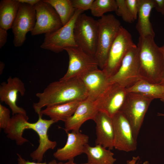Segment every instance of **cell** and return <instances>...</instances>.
<instances>
[{
    "label": "cell",
    "instance_id": "6da1fadb",
    "mask_svg": "<svg viewBox=\"0 0 164 164\" xmlns=\"http://www.w3.org/2000/svg\"><path fill=\"white\" fill-rule=\"evenodd\" d=\"M36 95L39 101L33 103V107L38 114L44 107L84 100L88 96L86 88L79 77L51 82L43 92L36 93Z\"/></svg>",
    "mask_w": 164,
    "mask_h": 164
},
{
    "label": "cell",
    "instance_id": "7a4b0ae2",
    "mask_svg": "<svg viewBox=\"0 0 164 164\" xmlns=\"http://www.w3.org/2000/svg\"><path fill=\"white\" fill-rule=\"evenodd\" d=\"M155 36H139L137 45L140 62L141 79L159 84L164 68V59L160 47L155 43Z\"/></svg>",
    "mask_w": 164,
    "mask_h": 164
},
{
    "label": "cell",
    "instance_id": "3957f363",
    "mask_svg": "<svg viewBox=\"0 0 164 164\" xmlns=\"http://www.w3.org/2000/svg\"><path fill=\"white\" fill-rule=\"evenodd\" d=\"M98 25L95 56L100 69L106 63L110 49L119 30L121 23L112 14L104 15L97 20Z\"/></svg>",
    "mask_w": 164,
    "mask_h": 164
},
{
    "label": "cell",
    "instance_id": "277c9868",
    "mask_svg": "<svg viewBox=\"0 0 164 164\" xmlns=\"http://www.w3.org/2000/svg\"><path fill=\"white\" fill-rule=\"evenodd\" d=\"M98 29L97 20L83 13L77 18L73 30L74 39L77 46L95 58Z\"/></svg>",
    "mask_w": 164,
    "mask_h": 164
},
{
    "label": "cell",
    "instance_id": "5b68a950",
    "mask_svg": "<svg viewBox=\"0 0 164 164\" xmlns=\"http://www.w3.org/2000/svg\"><path fill=\"white\" fill-rule=\"evenodd\" d=\"M153 100L141 94L128 92L120 111L129 122L136 139L145 114Z\"/></svg>",
    "mask_w": 164,
    "mask_h": 164
},
{
    "label": "cell",
    "instance_id": "8992f818",
    "mask_svg": "<svg viewBox=\"0 0 164 164\" xmlns=\"http://www.w3.org/2000/svg\"><path fill=\"white\" fill-rule=\"evenodd\" d=\"M134 44L131 34L121 26L110 49L107 62L102 70L109 79L117 73L128 51Z\"/></svg>",
    "mask_w": 164,
    "mask_h": 164
},
{
    "label": "cell",
    "instance_id": "52a82bcc",
    "mask_svg": "<svg viewBox=\"0 0 164 164\" xmlns=\"http://www.w3.org/2000/svg\"><path fill=\"white\" fill-rule=\"evenodd\" d=\"M140 67L138 49L135 44L128 51L117 73L109 78V82L127 88L141 79Z\"/></svg>",
    "mask_w": 164,
    "mask_h": 164
},
{
    "label": "cell",
    "instance_id": "ba28073f",
    "mask_svg": "<svg viewBox=\"0 0 164 164\" xmlns=\"http://www.w3.org/2000/svg\"><path fill=\"white\" fill-rule=\"evenodd\" d=\"M84 11L76 10L70 21L56 31L45 34L41 48L55 53H59L64 48L77 46L75 42L73 30L75 21L79 15Z\"/></svg>",
    "mask_w": 164,
    "mask_h": 164
},
{
    "label": "cell",
    "instance_id": "9c48e42d",
    "mask_svg": "<svg viewBox=\"0 0 164 164\" xmlns=\"http://www.w3.org/2000/svg\"><path fill=\"white\" fill-rule=\"evenodd\" d=\"M36 13L35 27L31 35L53 32L63 26L60 19L54 8L44 0H40L34 6Z\"/></svg>",
    "mask_w": 164,
    "mask_h": 164
},
{
    "label": "cell",
    "instance_id": "30bf717a",
    "mask_svg": "<svg viewBox=\"0 0 164 164\" xmlns=\"http://www.w3.org/2000/svg\"><path fill=\"white\" fill-rule=\"evenodd\" d=\"M36 21L34 6L20 3L18 12L11 29L14 36L13 43L16 47L22 46L26 39L27 32L33 29Z\"/></svg>",
    "mask_w": 164,
    "mask_h": 164
},
{
    "label": "cell",
    "instance_id": "8fae6325",
    "mask_svg": "<svg viewBox=\"0 0 164 164\" xmlns=\"http://www.w3.org/2000/svg\"><path fill=\"white\" fill-rule=\"evenodd\" d=\"M63 50L68 53L69 65L66 73L60 80H64L79 77L98 67L96 58L88 55L79 47H68Z\"/></svg>",
    "mask_w": 164,
    "mask_h": 164
},
{
    "label": "cell",
    "instance_id": "7c38bea8",
    "mask_svg": "<svg viewBox=\"0 0 164 164\" xmlns=\"http://www.w3.org/2000/svg\"><path fill=\"white\" fill-rule=\"evenodd\" d=\"M128 93L125 88L118 84L109 82L105 90L95 101L97 110L112 118L120 111Z\"/></svg>",
    "mask_w": 164,
    "mask_h": 164
},
{
    "label": "cell",
    "instance_id": "4fadbf2b",
    "mask_svg": "<svg viewBox=\"0 0 164 164\" xmlns=\"http://www.w3.org/2000/svg\"><path fill=\"white\" fill-rule=\"evenodd\" d=\"M112 118L114 132V148L126 152L135 150L137 139L135 138L131 125L124 115L119 111Z\"/></svg>",
    "mask_w": 164,
    "mask_h": 164
},
{
    "label": "cell",
    "instance_id": "5bb4252c",
    "mask_svg": "<svg viewBox=\"0 0 164 164\" xmlns=\"http://www.w3.org/2000/svg\"><path fill=\"white\" fill-rule=\"evenodd\" d=\"M39 118L35 122L30 123L28 121H26L24 125V128L31 129L35 131L39 137V145L37 148L30 153V156L34 161L41 162L43 161L45 153L49 149H53L56 147V141L50 140L48 135V131L50 127L55 123L50 119L47 120L42 118V115L38 114Z\"/></svg>",
    "mask_w": 164,
    "mask_h": 164
},
{
    "label": "cell",
    "instance_id": "9a60e30c",
    "mask_svg": "<svg viewBox=\"0 0 164 164\" xmlns=\"http://www.w3.org/2000/svg\"><path fill=\"white\" fill-rule=\"evenodd\" d=\"M26 92L25 85L17 77H9L7 82H3L0 85V100L8 105L13 115L17 114L27 115L23 108L19 107L16 102L19 93L22 96Z\"/></svg>",
    "mask_w": 164,
    "mask_h": 164
},
{
    "label": "cell",
    "instance_id": "2e32d148",
    "mask_svg": "<svg viewBox=\"0 0 164 164\" xmlns=\"http://www.w3.org/2000/svg\"><path fill=\"white\" fill-rule=\"evenodd\" d=\"M65 145L54 153V157L60 161H68L84 152V146L88 144L89 137L80 131L68 132Z\"/></svg>",
    "mask_w": 164,
    "mask_h": 164
},
{
    "label": "cell",
    "instance_id": "e0dca14e",
    "mask_svg": "<svg viewBox=\"0 0 164 164\" xmlns=\"http://www.w3.org/2000/svg\"><path fill=\"white\" fill-rule=\"evenodd\" d=\"M93 120L96 124V145L111 150L114 148V128L112 117L98 111Z\"/></svg>",
    "mask_w": 164,
    "mask_h": 164
},
{
    "label": "cell",
    "instance_id": "ac0fdd59",
    "mask_svg": "<svg viewBox=\"0 0 164 164\" xmlns=\"http://www.w3.org/2000/svg\"><path fill=\"white\" fill-rule=\"evenodd\" d=\"M98 111L95 101L87 97L81 102L73 114L64 121L65 131L66 133L70 131H79L82 124L88 120H93Z\"/></svg>",
    "mask_w": 164,
    "mask_h": 164
},
{
    "label": "cell",
    "instance_id": "d6986e66",
    "mask_svg": "<svg viewBox=\"0 0 164 164\" xmlns=\"http://www.w3.org/2000/svg\"><path fill=\"white\" fill-rule=\"evenodd\" d=\"M85 86L88 97L96 101L105 90L109 84V78L98 67L79 76Z\"/></svg>",
    "mask_w": 164,
    "mask_h": 164
},
{
    "label": "cell",
    "instance_id": "ffe728a7",
    "mask_svg": "<svg viewBox=\"0 0 164 164\" xmlns=\"http://www.w3.org/2000/svg\"><path fill=\"white\" fill-rule=\"evenodd\" d=\"M138 11L136 28L140 36H155L150 16L154 8V0H138Z\"/></svg>",
    "mask_w": 164,
    "mask_h": 164
},
{
    "label": "cell",
    "instance_id": "44dd1931",
    "mask_svg": "<svg viewBox=\"0 0 164 164\" xmlns=\"http://www.w3.org/2000/svg\"><path fill=\"white\" fill-rule=\"evenodd\" d=\"M84 100H77L46 107L45 109L42 110L39 114L49 117L55 122L59 121L64 122L73 114L78 106Z\"/></svg>",
    "mask_w": 164,
    "mask_h": 164
},
{
    "label": "cell",
    "instance_id": "7402d4cb",
    "mask_svg": "<svg viewBox=\"0 0 164 164\" xmlns=\"http://www.w3.org/2000/svg\"><path fill=\"white\" fill-rule=\"evenodd\" d=\"M83 153L87 156V163L86 164H114L116 160L113 157V152L99 144L92 147L88 144H86Z\"/></svg>",
    "mask_w": 164,
    "mask_h": 164
},
{
    "label": "cell",
    "instance_id": "603a6c76",
    "mask_svg": "<svg viewBox=\"0 0 164 164\" xmlns=\"http://www.w3.org/2000/svg\"><path fill=\"white\" fill-rule=\"evenodd\" d=\"M20 3L18 0L0 2V28L8 30L11 28L16 17Z\"/></svg>",
    "mask_w": 164,
    "mask_h": 164
},
{
    "label": "cell",
    "instance_id": "cb8c5ba5",
    "mask_svg": "<svg viewBox=\"0 0 164 164\" xmlns=\"http://www.w3.org/2000/svg\"><path fill=\"white\" fill-rule=\"evenodd\" d=\"M126 89L128 92L138 93L153 99L164 97V85L152 83L142 79Z\"/></svg>",
    "mask_w": 164,
    "mask_h": 164
},
{
    "label": "cell",
    "instance_id": "d4e9b609",
    "mask_svg": "<svg viewBox=\"0 0 164 164\" xmlns=\"http://www.w3.org/2000/svg\"><path fill=\"white\" fill-rule=\"evenodd\" d=\"M50 4L59 15L63 26L67 23L73 15L76 9L71 0H44Z\"/></svg>",
    "mask_w": 164,
    "mask_h": 164
},
{
    "label": "cell",
    "instance_id": "484cf974",
    "mask_svg": "<svg viewBox=\"0 0 164 164\" xmlns=\"http://www.w3.org/2000/svg\"><path fill=\"white\" fill-rule=\"evenodd\" d=\"M117 5L115 0H95L93 2L90 9L92 15L101 17L105 13L115 12Z\"/></svg>",
    "mask_w": 164,
    "mask_h": 164
},
{
    "label": "cell",
    "instance_id": "4316f807",
    "mask_svg": "<svg viewBox=\"0 0 164 164\" xmlns=\"http://www.w3.org/2000/svg\"><path fill=\"white\" fill-rule=\"evenodd\" d=\"M117 8L115 12L116 14L122 18L125 22L131 23L135 20L131 14L125 2V0H116Z\"/></svg>",
    "mask_w": 164,
    "mask_h": 164
},
{
    "label": "cell",
    "instance_id": "83f0119b",
    "mask_svg": "<svg viewBox=\"0 0 164 164\" xmlns=\"http://www.w3.org/2000/svg\"><path fill=\"white\" fill-rule=\"evenodd\" d=\"M11 118L9 110L0 104V128L5 129L9 125Z\"/></svg>",
    "mask_w": 164,
    "mask_h": 164
},
{
    "label": "cell",
    "instance_id": "f1b7e54d",
    "mask_svg": "<svg viewBox=\"0 0 164 164\" xmlns=\"http://www.w3.org/2000/svg\"><path fill=\"white\" fill-rule=\"evenodd\" d=\"M94 0H71L73 8L76 10L83 11L90 10Z\"/></svg>",
    "mask_w": 164,
    "mask_h": 164
},
{
    "label": "cell",
    "instance_id": "f546056e",
    "mask_svg": "<svg viewBox=\"0 0 164 164\" xmlns=\"http://www.w3.org/2000/svg\"><path fill=\"white\" fill-rule=\"evenodd\" d=\"M126 4L133 17L136 20L138 11V0H125Z\"/></svg>",
    "mask_w": 164,
    "mask_h": 164
},
{
    "label": "cell",
    "instance_id": "4dcf8cb0",
    "mask_svg": "<svg viewBox=\"0 0 164 164\" xmlns=\"http://www.w3.org/2000/svg\"><path fill=\"white\" fill-rule=\"evenodd\" d=\"M17 156L18 164H63L62 162L57 163L55 160H53L49 163L46 162H35L26 160L23 158L21 155L19 153H17Z\"/></svg>",
    "mask_w": 164,
    "mask_h": 164
},
{
    "label": "cell",
    "instance_id": "1f68e13d",
    "mask_svg": "<svg viewBox=\"0 0 164 164\" xmlns=\"http://www.w3.org/2000/svg\"><path fill=\"white\" fill-rule=\"evenodd\" d=\"M154 8L164 15V0H154Z\"/></svg>",
    "mask_w": 164,
    "mask_h": 164
},
{
    "label": "cell",
    "instance_id": "d6a6232c",
    "mask_svg": "<svg viewBox=\"0 0 164 164\" xmlns=\"http://www.w3.org/2000/svg\"><path fill=\"white\" fill-rule=\"evenodd\" d=\"M8 33L7 30L0 28V48L2 47L6 43Z\"/></svg>",
    "mask_w": 164,
    "mask_h": 164
},
{
    "label": "cell",
    "instance_id": "836d02e7",
    "mask_svg": "<svg viewBox=\"0 0 164 164\" xmlns=\"http://www.w3.org/2000/svg\"><path fill=\"white\" fill-rule=\"evenodd\" d=\"M140 157L139 156L136 157L133 156L132 157V159L128 160L127 161V164H138L136 163L138 160H139ZM143 164H149V162L148 161L144 162Z\"/></svg>",
    "mask_w": 164,
    "mask_h": 164
},
{
    "label": "cell",
    "instance_id": "e575fe53",
    "mask_svg": "<svg viewBox=\"0 0 164 164\" xmlns=\"http://www.w3.org/2000/svg\"><path fill=\"white\" fill-rule=\"evenodd\" d=\"M19 3H26L34 6L40 0H18Z\"/></svg>",
    "mask_w": 164,
    "mask_h": 164
},
{
    "label": "cell",
    "instance_id": "d590c367",
    "mask_svg": "<svg viewBox=\"0 0 164 164\" xmlns=\"http://www.w3.org/2000/svg\"><path fill=\"white\" fill-rule=\"evenodd\" d=\"M159 84L164 85V68L162 74Z\"/></svg>",
    "mask_w": 164,
    "mask_h": 164
},
{
    "label": "cell",
    "instance_id": "8d00e7d4",
    "mask_svg": "<svg viewBox=\"0 0 164 164\" xmlns=\"http://www.w3.org/2000/svg\"><path fill=\"white\" fill-rule=\"evenodd\" d=\"M5 64L2 62L0 61V73H2Z\"/></svg>",
    "mask_w": 164,
    "mask_h": 164
},
{
    "label": "cell",
    "instance_id": "74e56055",
    "mask_svg": "<svg viewBox=\"0 0 164 164\" xmlns=\"http://www.w3.org/2000/svg\"><path fill=\"white\" fill-rule=\"evenodd\" d=\"M63 164H76L74 162V159H72L70 160H69L68 161L65 163H63Z\"/></svg>",
    "mask_w": 164,
    "mask_h": 164
},
{
    "label": "cell",
    "instance_id": "f35d334b",
    "mask_svg": "<svg viewBox=\"0 0 164 164\" xmlns=\"http://www.w3.org/2000/svg\"><path fill=\"white\" fill-rule=\"evenodd\" d=\"M160 50L162 53L164 59V44L162 46L160 47Z\"/></svg>",
    "mask_w": 164,
    "mask_h": 164
},
{
    "label": "cell",
    "instance_id": "ab89813d",
    "mask_svg": "<svg viewBox=\"0 0 164 164\" xmlns=\"http://www.w3.org/2000/svg\"><path fill=\"white\" fill-rule=\"evenodd\" d=\"M158 116H164V114L161 113H158Z\"/></svg>",
    "mask_w": 164,
    "mask_h": 164
},
{
    "label": "cell",
    "instance_id": "60d3db41",
    "mask_svg": "<svg viewBox=\"0 0 164 164\" xmlns=\"http://www.w3.org/2000/svg\"><path fill=\"white\" fill-rule=\"evenodd\" d=\"M160 100L164 103V97L160 99Z\"/></svg>",
    "mask_w": 164,
    "mask_h": 164
}]
</instances>
